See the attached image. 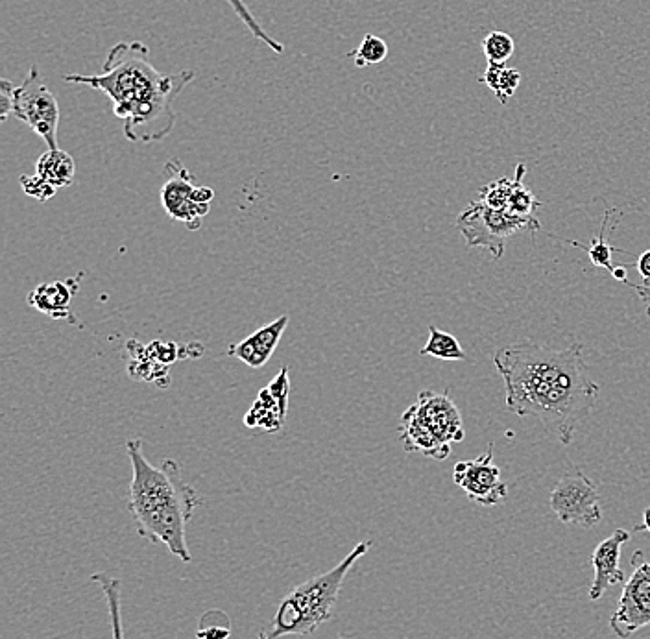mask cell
<instances>
[{
	"label": "cell",
	"mask_w": 650,
	"mask_h": 639,
	"mask_svg": "<svg viewBox=\"0 0 650 639\" xmlns=\"http://www.w3.org/2000/svg\"><path fill=\"white\" fill-rule=\"evenodd\" d=\"M482 50L488 63H506L512 58L516 43L506 32H490L482 39Z\"/></svg>",
	"instance_id": "obj_25"
},
{
	"label": "cell",
	"mask_w": 650,
	"mask_h": 639,
	"mask_svg": "<svg viewBox=\"0 0 650 639\" xmlns=\"http://www.w3.org/2000/svg\"><path fill=\"white\" fill-rule=\"evenodd\" d=\"M414 405L420 412L423 422L427 423V427L444 444L451 446L455 442L464 440L466 433L462 427L460 412H458L457 405L453 403V399L447 396V392L436 394L433 390H422Z\"/></svg>",
	"instance_id": "obj_12"
},
{
	"label": "cell",
	"mask_w": 650,
	"mask_h": 639,
	"mask_svg": "<svg viewBox=\"0 0 650 639\" xmlns=\"http://www.w3.org/2000/svg\"><path fill=\"white\" fill-rule=\"evenodd\" d=\"M628 287L636 290L641 302L645 303V309H647V314L650 316V281L649 283H641V285H634V283H628Z\"/></svg>",
	"instance_id": "obj_33"
},
{
	"label": "cell",
	"mask_w": 650,
	"mask_h": 639,
	"mask_svg": "<svg viewBox=\"0 0 650 639\" xmlns=\"http://www.w3.org/2000/svg\"><path fill=\"white\" fill-rule=\"evenodd\" d=\"M420 353L440 361H466V353L457 338L436 326H429V340Z\"/></svg>",
	"instance_id": "obj_21"
},
{
	"label": "cell",
	"mask_w": 650,
	"mask_h": 639,
	"mask_svg": "<svg viewBox=\"0 0 650 639\" xmlns=\"http://www.w3.org/2000/svg\"><path fill=\"white\" fill-rule=\"evenodd\" d=\"M514 187H516V178H501L494 183L484 185L479 191L477 200L492 209H497V211H506V205L514 193Z\"/></svg>",
	"instance_id": "obj_26"
},
{
	"label": "cell",
	"mask_w": 650,
	"mask_h": 639,
	"mask_svg": "<svg viewBox=\"0 0 650 639\" xmlns=\"http://www.w3.org/2000/svg\"><path fill=\"white\" fill-rule=\"evenodd\" d=\"M189 69L178 74L157 71L143 41H122L109 50L102 73L67 74L69 84L102 91L113 102V113L124 122V135L132 143L165 139L178 119L174 100L193 82Z\"/></svg>",
	"instance_id": "obj_2"
},
{
	"label": "cell",
	"mask_w": 650,
	"mask_h": 639,
	"mask_svg": "<svg viewBox=\"0 0 650 639\" xmlns=\"http://www.w3.org/2000/svg\"><path fill=\"white\" fill-rule=\"evenodd\" d=\"M636 268H638L639 276L643 278V281H645V283H649L650 250H647V252H643V254L639 255L638 259H636Z\"/></svg>",
	"instance_id": "obj_32"
},
{
	"label": "cell",
	"mask_w": 650,
	"mask_h": 639,
	"mask_svg": "<svg viewBox=\"0 0 650 639\" xmlns=\"http://www.w3.org/2000/svg\"><path fill=\"white\" fill-rule=\"evenodd\" d=\"M289 327V316L283 314L274 322L257 329L250 337L244 338L239 344L229 348V355L237 357L250 368H263L266 362L272 359L277 350L283 333Z\"/></svg>",
	"instance_id": "obj_14"
},
{
	"label": "cell",
	"mask_w": 650,
	"mask_h": 639,
	"mask_svg": "<svg viewBox=\"0 0 650 639\" xmlns=\"http://www.w3.org/2000/svg\"><path fill=\"white\" fill-rule=\"evenodd\" d=\"M126 451L132 462L128 510L135 529L148 542L165 545L170 555L189 564L193 556L187 545V525L204 503L202 497L183 479L178 462L163 460L156 468L146 459L143 440L130 438Z\"/></svg>",
	"instance_id": "obj_3"
},
{
	"label": "cell",
	"mask_w": 650,
	"mask_h": 639,
	"mask_svg": "<svg viewBox=\"0 0 650 639\" xmlns=\"http://www.w3.org/2000/svg\"><path fill=\"white\" fill-rule=\"evenodd\" d=\"M21 187H23L25 194H28L30 198H36L39 202H49L50 198L58 193V189H54L50 183H47L43 178H39L37 174L23 176L21 178Z\"/></svg>",
	"instance_id": "obj_27"
},
{
	"label": "cell",
	"mask_w": 650,
	"mask_h": 639,
	"mask_svg": "<svg viewBox=\"0 0 650 639\" xmlns=\"http://www.w3.org/2000/svg\"><path fill=\"white\" fill-rule=\"evenodd\" d=\"M289 392V368H281L274 381L259 392L255 403L244 416V425L248 429L277 433L287 418Z\"/></svg>",
	"instance_id": "obj_11"
},
{
	"label": "cell",
	"mask_w": 650,
	"mask_h": 639,
	"mask_svg": "<svg viewBox=\"0 0 650 639\" xmlns=\"http://www.w3.org/2000/svg\"><path fill=\"white\" fill-rule=\"evenodd\" d=\"M519 84H521V73L518 69H505V73L501 76V82H499V89L495 91V97L499 98L501 104H506L516 93Z\"/></svg>",
	"instance_id": "obj_29"
},
{
	"label": "cell",
	"mask_w": 650,
	"mask_h": 639,
	"mask_svg": "<svg viewBox=\"0 0 650 639\" xmlns=\"http://www.w3.org/2000/svg\"><path fill=\"white\" fill-rule=\"evenodd\" d=\"M226 2L231 6V10L235 12V15L241 19L242 25L246 26V28L250 30V34H252L255 39H259L261 43H265L266 47L272 50V52H276V54H283V52H285V45L279 43V41L270 36V34H266L265 28L259 25V21L255 19V15H253L252 10L246 6L244 0H226Z\"/></svg>",
	"instance_id": "obj_22"
},
{
	"label": "cell",
	"mask_w": 650,
	"mask_h": 639,
	"mask_svg": "<svg viewBox=\"0 0 650 639\" xmlns=\"http://www.w3.org/2000/svg\"><path fill=\"white\" fill-rule=\"evenodd\" d=\"M350 56L355 60L357 67L364 69V67L385 61L388 56V45H386L385 39L374 36V34H366L359 49L353 50Z\"/></svg>",
	"instance_id": "obj_24"
},
{
	"label": "cell",
	"mask_w": 650,
	"mask_h": 639,
	"mask_svg": "<svg viewBox=\"0 0 650 639\" xmlns=\"http://www.w3.org/2000/svg\"><path fill=\"white\" fill-rule=\"evenodd\" d=\"M505 69V63H488V69L481 78L482 84L488 85L495 93L499 89V82H501V76L505 73Z\"/></svg>",
	"instance_id": "obj_31"
},
{
	"label": "cell",
	"mask_w": 650,
	"mask_h": 639,
	"mask_svg": "<svg viewBox=\"0 0 650 639\" xmlns=\"http://www.w3.org/2000/svg\"><path fill=\"white\" fill-rule=\"evenodd\" d=\"M74 172H76V165L73 157L61 148L47 150L37 159V176L50 183L54 189L69 187L73 183Z\"/></svg>",
	"instance_id": "obj_17"
},
{
	"label": "cell",
	"mask_w": 650,
	"mask_h": 639,
	"mask_svg": "<svg viewBox=\"0 0 650 639\" xmlns=\"http://www.w3.org/2000/svg\"><path fill=\"white\" fill-rule=\"evenodd\" d=\"M630 540V532L617 529L612 536L602 540L591 555V564L595 571V579L590 588L591 601H599L610 586L625 582V573L619 567L621 549Z\"/></svg>",
	"instance_id": "obj_13"
},
{
	"label": "cell",
	"mask_w": 650,
	"mask_h": 639,
	"mask_svg": "<svg viewBox=\"0 0 650 639\" xmlns=\"http://www.w3.org/2000/svg\"><path fill=\"white\" fill-rule=\"evenodd\" d=\"M551 508L566 525L595 527L602 519L601 497L595 483L578 468H571L551 492Z\"/></svg>",
	"instance_id": "obj_8"
},
{
	"label": "cell",
	"mask_w": 650,
	"mask_h": 639,
	"mask_svg": "<svg viewBox=\"0 0 650 639\" xmlns=\"http://www.w3.org/2000/svg\"><path fill=\"white\" fill-rule=\"evenodd\" d=\"M146 351L148 355L154 359V361L163 364L169 368L172 362L178 361L180 359V348L172 342H163V340H156L152 342L150 346H146Z\"/></svg>",
	"instance_id": "obj_28"
},
{
	"label": "cell",
	"mask_w": 650,
	"mask_h": 639,
	"mask_svg": "<svg viewBox=\"0 0 650 639\" xmlns=\"http://www.w3.org/2000/svg\"><path fill=\"white\" fill-rule=\"evenodd\" d=\"M525 174H527V165L519 163L518 167H516V174H514L516 187H514V193L510 196V200H508L506 211L510 215H514V217L536 218V211L542 207V202L523 183Z\"/></svg>",
	"instance_id": "obj_20"
},
{
	"label": "cell",
	"mask_w": 650,
	"mask_h": 639,
	"mask_svg": "<svg viewBox=\"0 0 650 639\" xmlns=\"http://www.w3.org/2000/svg\"><path fill=\"white\" fill-rule=\"evenodd\" d=\"M399 435H401L405 451H409V453L416 451V453H422L425 457H431L434 460L447 459L451 453V446L444 444L427 427V423L423 422L416 405H410L409 409L403 412Z\"/></svg>",
	"instance_id": "obj_15"
},
{
	"label": "cell",
	"mask_w": 650,
	"mask_h": 639,
	"mask_svg": "<svg viewBox=\"0 0 650 639\" xmlns=\"http://www.w3.org/2000/svg\"><path fill=\"white\" fill-rule=\"evenodd\" d=\"M15 91H17V85L12 84L6 78L0 80V119L2 121H6L10 115H13Z\"/></svg>",
	"instance_id": "obj_30"
},
{
	"label": "cell",
	"mask_w": 650,
	"mask_h": 639,
	"mask_svg": "<svg viewBox=\"0 0 650 639\" xmlns=\"http://www.w3.org/2000/svg\"><path fill=\"white\" fill-rule=\"evenodd\" d=\"M612 276H614V279H617V281H621V283H630L628 281V278H626V268L625 266H614V270H612Z\"/></svg>",
	"instance_id": "obj_34"
},
{
	"label": "cell",
	"mask_w": 650,
	"mask_h": 639,
	"mask_svg": "<svg viewBox=\"0 0 650 639\" xmlns=\"http://www.w3.org/2000/svg\"><path fill=\"white\" fill-rule=\"evenodd\" d=\"M76 289H78V285L74 279L43 283L28 294V305L54 320H67V318L73 320L74 314L71 311V305H73L74 296L78 292Z\"/></svg>",
	"instance_id": "obj_16"
},
{
	"label": "cell",
	"mask_w": 650,
	"mask_h": 639,
	"mask_svg": "<svg viewBox=\"0 0 650 639\" xmlns=\"http://www.w3.org/2000/svg\"><path fill=\"white\" fill-rule=\"evenodd\" d=\"M13 115L28 124L47 143L49 150L60 148V106L37 65L28 71L23 84L17 85Z\"/></svg>",
	"instance_id": "obj_7"
},
{
	"label": "cell",
	"mask_w": 650,
	"mask_h": 639,
	"mask_svg": "<svg viewBox=\"0 0 650 639\" xmlns=\"http://www.w3.org/2000/svg\"><path fill=\"white\" fill-rule=\"evenodd\" d=\"M231 636V619L224 610H207L198 623L196 638L198 639H228Z\"/></svg>",
	"instance_id": "obj_23"
},
{
	"label": "cell",
	"mask_w": 650,
	"mask_h": 639,
	"mask_svg": "<svg viewBox=\"0 0 650 639\" xmlns=\"http://www.w3.org/2000/svg\"><path fill=\"white\" fill-rule=\"evenodd\" d=\"M372 547V542H361L351 549L340 564L301 582L283 597L277 606L270 627L263 628L257 639H281L285 636H309L327 623L333 615L338 593L348 577L351 567Z\"/></svg>",
	"instance_id": "obj_4"
},
{
	"label": "cell",
	"mask_w": 650,
	"mask_h": 639,
	"mask_svg": "<svg viewBox=\"0 0 650 639\" xmlns=\"http://www.w3.org/2000/svg\"><path fill=\"white\" fill-rule=\"evenodd\" d=\"M91 582H97L100 590L104 591L106 603H108L109 621H111V634L113 639H124L122 630V604H121V580L111 577L104 571H98L91 575Z\"/></svg>",
	"instance_id": "obj_19"
},
{
	"label": "cell",
	"mask_w": 650,
	"mask_h": 639,
	"mask_svg": "<svg viewBox=\"0 0 650 639\" xmlns=\"http://www.w3.org/2000/svg\"><path fill=\"white\" fill-rule=\"evenodd\" d=\"M636 531L650 532V507L645 508V512H643V525L636 527Z\"/></svg>",
	"instance_id": "obj_35"
},
{
	"label": "cell",
	"mask_w": 650,
	"mask_h": 639,
	"mask_svg": "<svg viewBox=\"0 0 650 639\" xmlns=\"http://www.w3.org/2000/svg\"><path fill=\"white\" fill-rule=\"evenodd\" d=\"M457 228L471 248H486L494 259H501L505 254L506 239L519 231L536 233L542 231L538 217H514L508 211H497L475 200L462 211L457 218Z\"/></svg>",
	"instance_id": "obj_5"
},
{
	"label": "cell",
	"mask_w": 650,
	"mask_h": 639,
	"mask_svg": "<svg viewBox=\"0 0 650 639\" xmlns=\"http://www.w3.org/2000/svg\"><path fill=\"white\" fill-rule=\"evenodd\" d=\"M494 442H490L479 459L458 462L453 470V481L460 486L473 503L482 507L499 505L508 486L501 479V470L494 464Z\"/></svg>",
	"instance_id": "obj_10"
},
{
	"label": "cell",
	"mask_w": 650,
	"mask_h": 639,
	"mask_svg": "<svg viewBox=\"0 0 650 639\" xmlns=\"http://www.w3.org/2000/svg\"><path fill=\"white\" fill-rule=\"evenodd\" d=\"M169 178L161 189V204L172 220L183 222L191 231L200 230L204 218L211 211L215 193L196 181L191 170L178 159H170L165 165Z\"/></svg>",
	"instance_id": "obj_6"
},
{
	"label": "cell",
	"mask_w": 650,
	"mask_h": 639,
	"mask_svg": "<svg viewBox=\"0 0 650 639\" xmlns=\"http://www.w3.org/2000/svg\"><path fill=\"white\" fill-rule=\"evenodd\" d=\"M492 361L505 383L506 409L538 418L562 444H571L601 392L584 361V346L575 342L553 350L523 340L495 351Z\"/></svg>",
	"instance_id": "obj_1"
},
{
	"label": "cell",
	"mask_w": 650,
	"mask_h": 639,
	"mask_svg": "<svg viewBox=\"0 0 650 639\" xmlns=\"http://www.w3.org/2000/svg\"><path fill=\"white\" fill-rule=\"evenodd\" d=\"M632 567L634 573L626 580L617 610L610 619L615 636L623 639L650 625V564L641 551L632 556Z\"/></svg>",
	"instance_id": "obj_9"
},
{
	"label": "cell",
	"mask_w": 650,
	"mask_h": 639,
	"mask_svg": "<svg viewBox=\"0 0 650 639\" xmlns=\"http://www.w3.org/2000/svg\"><path fill=\"white\" fill-rule=\"evenodd\" d=\"M617 211L615 209H604V217H602L601 231L597 237L591 239L590 244H582V242L571 241V239H566L567 244L575 246V248H580L584 250L586 254L590 255L591 265L599 266V268H604L612 274L614 270V261H612V255L614 254H625L630 255L625 250H619V248H614L610 242H606V230H608V222H610V217L615 215Z\"/></svg>",
	"instance_id": "obj_18"
}]
</instances>
